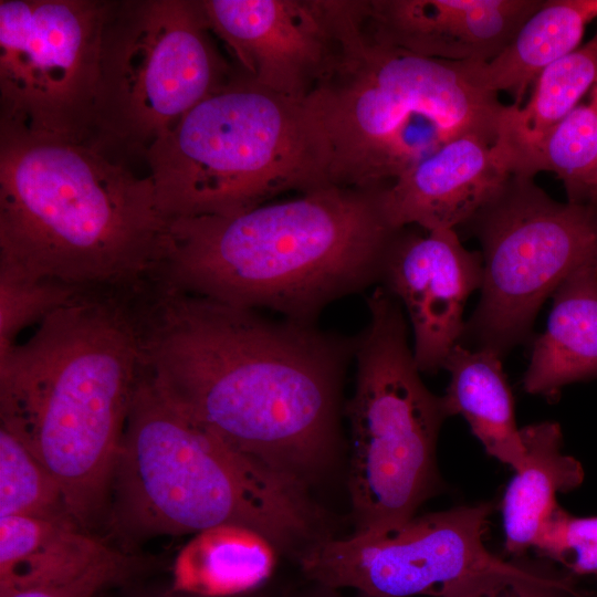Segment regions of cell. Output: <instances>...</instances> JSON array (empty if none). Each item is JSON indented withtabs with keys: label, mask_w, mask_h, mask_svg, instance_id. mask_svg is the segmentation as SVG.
I'll return each mask as SVG.
<instances>
[{
	"label": "cell",
	"mask_w": 597,
	"mask_h": 597,
	"mask_svg": "<svg viewBox=\"0 0 597 597\" xmlns=\"http://www.w3.org/2000/svg\"><path fill=\"white\" fill-rule=\"evenodd\" d=\"M543 0H367L365 32L374 40L446 61L498 55Z\"/></svg>",
	"instance_id": "cell-15"
},
{
	"label": "cell",
	"mask_w": 597,
	"mask_h": 597,
	"mask_svg": "<svg viewBox=\"0 0 597 597\" xmlns=\"http://www.w3.org/2000/svg\"><path fill=\"white\" fill-rule=\"evenodd\" d=\"M112 485L114 527L135 538L234 525L298 559L331 537L306 485L249 458L182 411L145 366Z\"/></svg>",
	"instance_id": "cell-5"
},
{
	"label": "cell",
	"mask_w": 597,
	"mask_h": 597,
	"mask_svg": "<svg viewBox=\"0 0 597 597\" xmlns=\"http://www.w3.org/2000/svg\"><path fill=\"white\" fill-rule=\"evenodd\" d=\"M14 515L77 522L53 475L0 426V517Z\"/></svg>",
	"instance_id": "cell-25"
},
{
	"label": "cell",
	"mask_w": 597,
	"mask_h": 597,
	"mask_svg": "<svg viewBox=\"0 0 597 597\" xmlns=\"http://www.w3.org/2000/svg\"><path fill=\"white\" fill-rule=\"evenodd\" d=\"M597 18V0H543L493 59L471 61L486 90L505 91L521 106L531 84L551 64L579 46L586 25Z\"/></svg>",
	"instance_id": "cell-21"
},
{
	"label": "cell",
	"mask_w": 597,
	"mask_h": 597,
	"mask_svg": "<svg viewBox=\"0 0 597 597\" xmlns=\"http://www.w3.org/2000/svg\"><path fill=\"white\" fill-rule=\"evenodd\" d=\"M597 83V32L584 45L546 67L528 102L510 105L503 142H530L564 118Z\"/></svg>",
	"instance_id": "cell-24"
},
{
	"label": "cell",
	"mask_w": 597,
	"mask_h": 597,
	"mask_svg": "<svg viewBox=\"0 0 597 597\" xmlns=\"http://www.w3.org/2000/svg\"><path fill=\"white\" fill-rule=\"evenodd\" d=\"M304 102L327 143L331 184L359 189L389 185L454 138L500 139L510 108L471 61L421 56L364 29Z\"/></svg>",
	"instance_id": "cell-6"
},
{
	"label": "cell",
	"mask_w": 597,
	"mask_h": 597,
	"mask_svg": "<svg viewBox=\"0 0 597 597\" xmlns=\"http://www.w3.org/2000/svg\"><path fill=\"white\" fill-rule=\"evenodd\" d=\"M84 290L87 289L0 269V357L18 343L24 328L39 324Z\"/></svg>",
	"instance_id": "cell-26"
},
{
	"label": "cell",
	"mask_w": 597,
	"mask_h": 597,
	"mask_svg": "<svg viewBox=\"0 0 597 597\" xmlns=\"http://www.w3.org/2000/svg\"><path fill=\"white\" fill-rule=\"evenodd\" d=\"M595 578H596V582H597V576Z\"/></svg>",
	"instance_id": "cell-34"
},
{
	"label": "cell",
	"mask_w": 597,
	"mask_h": 597,
	"mask_svg": "<svg viewBox=\"0 0 597 597\" xmlns=\"http://www.w3.org/2000/svg\"><path fill=\"white\" fill-rule=\"evenodd\" d=\"M144 369L138 293L87 289L0 357L1 426L59 483L84 528L105 504Z\"/></svg>",
	"instance_id": "cell-2"
},
{
	"label": "cell",
	"mask_w": 597,
	"mask_h": 597,
	"mask_svg": "<svg viewBox=\"0 0 597 597\" xmlns=\"http://www.w3.org/2000/svg\"><path fill=\"white\" fill-rule=\"evenodd\" d=\"M493 505L482 502L415 515L380 534L327 538L298 559L313 583L369 597H443L489 574L526 576L535 568L506 562L484 544Z\"/></svg>",
	"instance_id": "cell-12"
},
{
	"label": "cell",
	"mask_w": 597,
	"mask_h": 597,
	"mask_svg": "<svg viewBox=\"0 0 597 597\" xmlns=\"http://www.w3.org/2000/svg\"><path fill=\"white\" fill-rule=\"evenodd\" d=\"M367 0H200L240 73L305 101L339 64L364 27Z\"/></svg>",
	"instance_id": "cell-13"
},
{
	"label": "cell",
	"mask_w": 597,
	"mask_h": 597,
	"mask_svg": "<svg viewBox=\"0 0 597 597\" xmlns=\"http://www.w3.org/2000/svg\"><path fill=\"white\" fill-rule=\"evenodd\" d=\"M134 563L117 551L72 580L0 591V597H94L104 587L132 574Z\"/></svg>",
	"instance_id": "cell-28"
},
{
	"label": "cell",
	"mask_w": 597,
	"mask_h": 597,
	"mask_svg": "<svg viewBox=\"0 0 597 597\" xmlns=\"http://www.w3.org/2000/svg\"><path fill=\"white\" fill-rule=\"evenodd\" d=\"M505 148L510 174L534 178L553 172L563 181L568 201L582 202L597 170V83L586 102L538 137Z\"/></svg>",
	"instance_id": "cell-23"
},
{
	"label": "cell",
	"mask_w": 597,
	"mask_h": 597,
	"mask_svg": "<svg viewBox=\"0 0 597 597\" xmlns=\"http://www.w3.org/2000/svg\"><path fill=\"white\" fill-rule=\"evenodd\" d=\"M443 368L450 374L442 396L448 416L461 415L489 455L520 470L526 450L501 356L488 348L470 349L458 343Z\"/></svg>",
	"instance_id": "cell-19"
},
{
	"label": "cell",
	"mask_w": 597,
	"mask_h": 597,
	"mask_svg": "<svg viewBox=\"0 0 597 597\" xmlns=\"http://www.w3.org/2000/svg\"><path fill=\"white\" fill-rule=\"evenodd\" d=\"M356 381L345 407L352 439L349 494L355 534L389 532L432 494L436 449L448 418L420 377L400 302L381 285L367 298Z\"/></svg>",
	"instance_id": "cell-8"
},
{
	"label": "cell",
	"mask_w": 597,
	"mask_h": 597,
	"mask_svg": "<svg viewBox=\"0 0 597 597\" xmlns=\"http://www.w3.org/2000/svg\"><path fill=\"white\" fill-rule=\"evenodd\" d=\"M169 226L150 177L124 157L0 123V269L140 292L158 275Z\"/></svg>",
	"instance_id": "cell-3"
},
{
	"label": "cell",
	"mask_w": 597,
	"mask_h": 597,
	"mask_svg": "<svg viewBox=\"0 0 597 597\" xmlns=\"http://www.w3.org/2000/svg\"><path fill=\"white\" fill-rule=\"evenodd\" d=\"M502 139L470 134L452 139L381 190V206L395 229L426 231L467 224L510 176Z\"/></svg>",
	"instance_id": "cell-16"
},
{
	"label": "cell",
	"mask_w": 597,
	"mask_h": 597,
	"mask_svg": "<svg viewBox=\"0 0 597 597\" xmlns=\"http://www.w3.org/2000/svg\"><path fill=\"white\" fill-rule=\"evenodd\" d=\"M145 369L182 411L304 485L333 457L357 337L155 282L138 297Z\"/></svg>",
	"instance_id": "cell-1"
},
{
	"label": "cell",
	"mask_w": 597,
	"mask_h": 597,
	"mask_svg": "<svg viewBox=\"0 0 597 597\" xmlns=\"http://www.w3.org/2000/svg\"><path fill=\"white\" fill-rule=\"evenodd\" d=\"M144 159L169 221L232 216L286 191L332 185L327 143L305 102L241 73L159 136Z\"/></svg>",
	"instance_id": "cell-7"
},
{
	"label": "cell",
	"mask_w": 597,
	"mask_h": 597,
	"mask_svg": "<svg viewBox=\"0 0 597 597\" xmlns=\"http://www.w3.org/2000/svg\"><path fill=\"white\" fill-rule=\"evenodd\" d=\"M296 597H369V596L358 594V593H356V595L354 596H345L339 593V589H334V588H329V587L316 584L315 589L301 594Z\"/></svg>",
	"instance_id": "cell-30"
},
{
	"label": "cell",
	"mask_w": 597,
	"mask_h": 597,
	"mask_svg": "<svg viewBox=\"0 0 597 597\" xmlns=\"http://www.w3.org/2000/svg\"><path fill=\"white\" fill-rule=\"evenodd\" d=\"M552 296L546 328L533 344L523 377L525 391L545 397L597 377V264L573 272Z\"/></svg>",
	"instance_id": "cell-17"
},
{
	"label": "cell",
	"mask_w": 597,
	"mask_h": 597,
	"mask_svg": "<svg viewBox=\"0 0 597 597\" xmlns=\"http://www.w3.org/2000/svg\"><path fill=\"white\" fill-rule=\"evenodd\" d=\"M546 597H582V594L575 589L553 588L547 593Z\"/></svg>",
	"instance_id": "cell-32"
},
{
	"label": "cell",
	"mask_w": 597,
	"mask_h": 597,
	"mask_svg": "<svg viewBox=\"0 0 597 597\" xmlns=\"http://www.w3.org/2000/svg\"><path fill=\"white\" fill-rule=\"evenodd\" d=\"M200 0L112 2L102 35L91 139L127 159L235 73Z\"/></svg>",
	"instance_id": "cell-9"
},
{
	"label": "cell",
	"mask_w": 597,
	"mask_h": 597,
	"mask_svg": "<svg viewBox=\"0 0 597 597\" xmlns=\"http://www.w3.org/2000/svg\"><path fill=\"white\" fill-rule=\"evenodd\" d=\"M275 552L264 537L244 527L202 531L177 555L171 589L205 597L256 591L273 572Z\"/></svg>",
	"instance_id": "cell-22"
},
{
	"label": "cell",
	"mask_w": 597,
	"mask_h": 597,
	"mask_svg": "<svg viewBox=\"0 0 597 597\" xmlns=\"http://www.w3.org/2000/svg\"><path fill=\"white\" fill-rule=\"evenodd\" d=\"M161 597H205V596L187 594V593H181V591H176V590L170 589L168 593H166ZM233 597H265V596H263L262 594L258 591H253L250 594L233 596Z\"/></svg>",
	"instance_id": "cell-33"
},
{
	"label": "cell",
	"mask_w": 597,
	"mask_h": 597,
	"mask_svg": "<svg viewBox=\"0 0 597 597\" xmlns=\"http://www.w3.org/2000/svg\"><path fill=\"white\" fill-rule=\"evenodd\" d=\"M582 202L597 203V170L585 189Z\"/></svg>",
	"instance_id": "cell-31"
},
{
	"label": "cell",
	"mask_w": 597,
	"mask_h": 597,
	"mask_svg": "<svg viewBox=\"0 0 597 597\" xmlns=\"http://www.w3.org/2000/svg\"><path fill=\"white\" fill-rule=\"evenodd\" d=\"M482 281V253L467 250L454 229L419 234L401 228L394 234L379 282L407 311L421 373L443 368L464 335L465 302Z\"/></svg>",
	"instance_id": "cell-14"
},
{
	"label": "cell",
	"mask_w": 597,
	"mask_h": 597,
	"mask_svg": "<svg viewBox=\"0 0 597 597\" xmlns=\"http://www.w3.org/2000/svg\"><path fill=\"white\" fill-rule=\"evenodd\" d=\"M384 187L326 185L232 216L172 220L155 282L316 324L329 304L379 282L398 230L384 214Z\"/></svg>",
	"instance_id": "cell-4"
},
{
	"label": "cell",
	"mask_w": 597,
	"mask_h": 597,
	"mask_svg": "<svg viewBox=\"0 0 597 597\" xmlns=\"http://www.w3.org/2000/svg\"><path fill=\"white\" fill-rule=\"evenodd\" d=\"M467 226L482 247L483 281L464 334L502 357L568 275L597 264V203L558 202L511 174Z\"/></svg>",
	"instance_id": "cell-10"
},
{
	"label": "cell",
	"mask_w": 597,
	"mask_h": 597,
	"mask_svg": "<svg viewBox=\"0 0 597 597\" xmlns=\"http://www.w3.org/2000/svg\"><path fill=\"white\" fill-rule=\"evenodd\" d=\"M574 576H597V516H576L559 504L533 547Z\"/></svg>",
	"instance_id": "cell-27"
},
{
	"label": "cell",
	"mask_w": 597,
	"mask_h": 597,
	"mask_svg": "<svg viewBox=\"0 0 597 597\" xmlns=\"http://www.w3.org/2000/svg\"><path fill=\"white\" fill-rule=\"evenodd\" d=\"M112 2L0 1V123L91 139Z\"/></svg>",
	"instance_id": "cell-11"
},
{
	"label": "cell",
	"mask_w": 597,
	"mask_h": 597,
	"mask_svg": "<svg viewBox=\"0 0 597 597\" xmlns=\"http://www.w3.org/2000/svg\"><path fill=\"white\" fill-rule=\"evenodd\" d=\"M526 450L523 467L514 471L501 502L505 551L522 556L534 544L558 505L556 496L584 481L582 463L562 452L563 437L556 422L521 428Z\"/></svg>",
	"instance_id": "cell-18"
},
{
	"label": "cell",
	"mask_w": 597,
	"mask_h": 597,
	"mask_svg": "<svg viewBox=\"0 0 597 597\" xmlns=\"http://www.w3.org/2000/svg\"><path fill=\"white\" fill-rule=\"evenodd\" d=\"M553 588H574L570 576H556L536 568L526 576L489 574L473 577L443 597H546Z\"/></svg>",
	"instance_id": "cell-29"
},
{
	"label": "cell",
	"mask_w": 597,
	"mask_h": 597,
	"mask_svg": "<svg viewBox=\"0 0 597 597\" xmlns=\"http://www.w3.org/2000/svg\"><path fill=\"white\" fill-rule=\"evenodd\" d=\"M113 551L75 521L0 517V591L72 580Z\"/></svg>",
	"instance_id": "cell-20"
}]
</instances>
